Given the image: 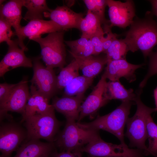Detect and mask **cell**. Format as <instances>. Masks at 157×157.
<instances>
[{
    "mask_svg": "<svg viewBox=\"0 0 157 157\" xmlns=\"http://www.w3.org/2000/svg\"><path fill=\"white\" fill-rule=\"evenodd\" d=\"M140 88L136 92L137 97L135 102L137 110L134 115L127 120V130L124 135L129 140L131 147H136L144 152L147 149L145 144L148 138L147 119L156 110L155 108L149 107L143 103L140 99L142 89Z\"/></svg>",
    "mask_w": 157,
    "mask_h": 157,
    "instance_id": "obj_3",
    "label": "cell"
},
{
    "mask_svg": "<svg viewBox=\"0 0 157 157\" xmlns=\"http://www.w3.org/2000/svg\"><path fill=\"white\" fill-rule=\"evenodd\" d=\"M149 56L150 59L147 72L139 84V87L142 89L145 86L148 80L150 77L157 74V51L152 52Z\"/></svg>",
    "mask_w": 157,
    "mask_h": 157,
    "instance_id": "obj_31",
    "label": "cell"
},
{
    "mask_svg": "<svg viewBox=\"0 0 157 157\" xmlns=\"http://www.w3.org/2000/svg\"><path fill=\"white\" fill-rule=\"evenodd\" d=\"M44 16L50 19L65 30L72 28L79 29L80 23L83 17L82 13H77L67 6H58L55 9L45 12Z\"/></svg>",
    "mask_w": 157,
    "mask_h": 157,
    "instance_id": "obj_16",
    "label": "cell"
},
{
    "mask_svg": "<svg viewBox=\"0 0 157 157\" xmlns=\"http://www.w3.org/2000/svg\"><path fill=\"white\" fill-rule=\"evenodd\" d=\"M51 157H82V156L81 152L78 151H63L58 153L55 151L52 155Z\"/></svg>",
    "mask_w": 157,
    "mask_h": 157,
    "instance_id": "obj_36",
    "label": "cell"
},
{
    "mask_svg": "<svg viewBox=\"0 0 157 157\" xmlns=\"http://www.w3.org/2000/svg\"><path fill=\"white\" fill-rule=\"evenodd\" d=\"M99 135L98 130L84 129L76 121L66 120L64 128L56 136L54 143L61 151H79Z\"/></svg>",
    "mask_w": 157,
    "mask_h": 157,
    "instance_id": "obj_4",
    "label": "cell"
},
{
    "mask_svg": "<svg viewBox=\"0 0 157 157\" xmlns=\"http://www.w3.org/2000/svg\"><path fill=\"white\" fill-rule=\"evenodd\" d=\"M7 83L0 84V106L7 101L14 88L17 84Z\"/></svg>",
    "mask_w": 157,
    "mask_h": 157,
    "instance_id": "obj_35",
    "label": "cell"
},
{
    "mask_svg": "<svg viewBox=\"0 0 157 157\" xmlns=\"http://www.w3.org/2000/svg\"><path fill=\"white\" fill-rule=\"evenodd\" d=\"M78 65L74 59L66 67H63L57 76V84L58 90H62L72 80L79 75Z\"/></svg>",
    "mask_w": 157,
    "mask_h": 157,
    "instance_id": "obj_27",
    "label": "cell"
},
{
    "mask_svg": "<svg viewBox=\"0 0 157 157\" xmlns=\"http://www.w3.org/2000/svg\"><path fill=\"white\" fill-rule=\"evenodd\" d=\"M8 46V51L0 62V77L17 67H33L31 59L26 56L24 50L19 47L18 39L13 40Z\"/></svg>",
    "mask_w": 157,
    "mask_h": 157,
    "instance_id": "obj_13",
    "label": "cell"
},
{
    "mask_svg": "<svg viewBox=\"0 0 157 157\" xmlns=\"http://www.w3.org/2000/svg\"><path fill=\"white\" fill-rule=\"evenodd\" d=\"M65 31L60 26L52 20L36 19L29 21L25 26H22L20 36L18 40L19 47L24 51L28 50L23 41L26 37L29 38L41 35L45 33Z\"/></svg>",
    "mask_w": 157,
    "mask_h": 157,
    "instance_id": "obj_15",
    "label": "cell"
},
{
    "mask_svg": "<svg viewBox=\"0 0 157 157\" xmlns=\"http://www.w3.org/2000/svg\"><path fill=\"white\" fill-rule=\"evenodd\" d=\"M69 53L78 63L83 75L89 78H94L100 73L108 61L106 55L81 57Z\"/></svg>",
    "mask_w": 157,
    "mask_h": 157,
    "instance_id": "obj_21",
    "label": "cell"
},
{
    "mask_svg": "<svg viewBox=\"0 0 157 157\" xmlns=\"http://www.w3.org/2000/svg\"><path fill=\"white\" fill-rule=\"evenodd\" d=\"M27 81L24 80L18 83L14 88L6 101L0 106V121L4 118L12 119L8 113V111L22 115L30 97Z\"/></svg>",
    "mask_w": 157,
    "mask_h": 157,
    "instance_id": "obj_10",
    "label": "cell"
},
{
    "mask_svg": "<svg viewBox=\"0 0 157 157\" xmlns=\"http://www.w3.org/2000/svg\"><path fill=\"white\" fill-rule=\"evenodd\" d=\"M81 152L88 153L92 157H144L143 151L129 148L126 144L108 143L99 135L81 148Z\"/></svg>",
    "mask_w": 157,
    "mask_h": 157,
    "instance_id": "obj_7",
    "label": "cell"
},
{
    "mask_svg": "<svg viewBox=\"0 0 157 157\" xmlns=\"http://www.w3.org/2000/svg\"><path fill=\"white\" fill-rule=\"evenodd\" d=\"M154 94L156 106L155 108L156 111H157V87L154 90Z\"/></svg>",
    "mask_w": 157,
    "mask_h": 157,
    "instance_id": "obj_38",
    "label": "cell"
},
{
    "mask_svg": "<svg viewBox=\"0 0 157 157\" xmlns=\"http://www.w3.org/2000/svg\"><path fill=\"white\" fill-rule=\"evenodd\" d=\"M93 79L83 75L77 76L64 88L65 96H73L84 94L92 83Z\"/></svg>",
    "mask_w": 157,
    "mask_h": 157,
    "instance_id": "obj_25",
    "label": "cell"
},
{
    "mask_svg": "<svg viewBox=\"0 0 157 157\" xmlns=\"http://www.w3.org/2000/svg\"><path fill=\"white\" fill-rule=\"evenodd\" d=\"M26 137V130L19 124L12 120L1 123L0 127L1 156L10 157L12 153L24 142Z\"/></svg>",
    "mask_w": 157,
    "mask_h": 157,
    "instance_id": "obj_8",
    "label": "cell"
},
{
    "mask_svg": "<svg viewBox=\"0 0 157 157\" xmlns=\"http://www.w3.org/2000/svg\"><path fill=\"white\" fill-rule=\"evenodd\" d=\"M106 91L110 100L118 99L122 101H130L135 102L137 97L136 93L134 92L132 89H126L119 80L109 81L107 82Z\"/></svg>",
    "mask_w": 157,
    "mask_h": 157,
    "instance_id": "obj_22",
    "label": "cell"
},
{
    "mask_svg": "<svg viewBox=\"0 0 157 157\" xmlns=\"http://www.w3.org/2000/svg\"><path fill=\"white\" fill-rule=\"evenodd\" d=\"M33 67L32 84L35 86L40 93L50 100L58 90L57 76L53 69L44 66L38 59L34 60Z\"/></svg>",
    "mask_w": 157,
    "mask_h": 157,
    "instance_id": "obj_9",
    "label": "cell"
},
{
    "mask_svg": "<svg viewBox=\"0 0 157 157\" xmlns=\"http://www.w3.org/2000/svg\"><path fill=\"white\" fill-rule=\"evenodd\" d=\"M104 32L96 34L90 40L94 49L93 55L97 56L104 52L103 38L104 36Z\"/></svg>",
    "mask_w": 157,
    "mask_h": 157,
    "instance_id": "obj_33",
    "label": "cell"
},
{
    "mask_svg": "<svg viewBox=\"0 0 157 157\" xmlns=\"http://www.w3.org/2000/svg\"><path fill=\"white\" fill-rule=\"evenodd\" d=\"M147 128L148 139V146L143 152L144 156L152 155L157 157V124L154 121L151 115L147 117Z\"/></svg>",
    "mask_w": 157,
    "mask_h": 157,
    "instance_id": "obj_28",
    "label": "cell"
},
{
    "mask_svg": "<svg viewBox=\"0 0 157 157\" xmlns=\"http://www.w3.org/2000/svg\"><path fill=\"white\" fill-rule=\"evenodd\" d=\"M64 31L50 33L43 38L40 35L29 38L40 44L41 58L47 67L53 69L58 67L61 69L66 64Z\"/></svg>",
    "mask_w": 157,
    "mask_h": 157,
    "instance_id": "obj_5",
    "label": "cell"
},
{
    "mask_svg": "<svg viewBox=\"0 0 157 157\" xmlns=\"http://www.w3.org/2000/svg\"><path fill=\"white\" fill-rule=\"evenodd\" d=\"M4 1H5V0H1L0 1V5H1H1H2V3H3Z\"/></svg>",
    "mask_w": 157,
    "mask_h": 157,
    "instance_id": "obj_39",
    "label": "cell"
},
{
    "mask_svg": "<svg viewBox=\"0 0 157 157\" xmlns=\"http://www.w3.org/2000/svg\"><path fill=\"white\" fill-rule=\"evenodd\" d=\"M65 42L70 49L69 52L77 56L88 57L93 54V47L89 39L81 37L76 40L65 41Z\"/></svg>",
    "mask_w": 157,
    "mask_h": 157,
    "instance_id": "obj_26",
    "label": "cell"
},
{
    "mask_svg": "<svg viewBox=\"0 0 157 157\" xmlns=\"http://www.w3.org/2000/svg\"><path fill=\"white\" fill-rule=\"evenodd\" d=\"M133 102L122 101L121 104L110 113L98 116L93 121L86 123L77 122L80 127L87 129H102L115 135L120 143L126 144L124 140V129L128 119L130 110Z\"/></svg>",
    "mask_w": 157,
    "mask_h": 157,
    "instance_id": "obj_2",
    "label": "cell"
},
{
    "mask_svg": "<svg viewBox=\"0 0 157 157\" xmlns=\"http://www.w3.org/2000/svg\"><path fill=\"white\" fill-rule=\"evenodd\" d=\"M54 142H44L38 139L25 141L13 157H50L55 150Z\"/></svg>",
    "mask_w": 157,
    "mask_h": 157,
    "instance_id": "obj_18",
    "label": "cell"
},
{
    "mask_svg": "<svg viewBox=\"0 0 157 157\" xmlns=\"http://www.w3.org/2000/svg\"><path fill=\"white\" fill-rule=\"evenodd\" d=\"M99 18L91 11L88 10L85 16L81 20L79 30L82 33L81 37L90 39L96 34L104 32Z\"/></svg>",
    "mask_w": 157,
    "mask_h": 157,
    "instance_id": "obj_23",
    "label": "cell"
},
{
    "mask_svg": "<svg viewBox=\"0 0 157 157\" xmlns=\"http://www.w3.org/2000/svg\"><path fill=\"white\" fill-rule=\"evenodd\" d=\"M24 6L27 10L24 19L30 21L43 19L44 13L51 10L48 7L45 0H24Z\"/></svg>",
    "mask_w": 157,
    "mask_h": 157,
    "instance_id": "obj_24",
    "label": "cell"
},
{
    "mask_svg": "<svg viewBox=\"0 0 157 157\" xmlns=\"http://www.w3.org/2000/svg\"><path fill=\"white\" fill-rule=\"evenodd\" d=\"M30 88V97L22 115L21 122H24L28 118L33 115L54 111L53 106L49 104V100L40 93L35 85L32 84Z\"/></svg>",
    "mask_w": 157,
    "mask_h": 157,
    "instance_id": "obj_17",
    "label": "cell"
},
{
    "mask_svg": "<svg viewBox=\"0 0 157 157\" xmlns=\"http://www.w3.org/2000/svg\"><path fill=\"white\" fill-rule=\"evenodd\" d=\"M144 65L130 63L126 59L108 61L103 74L109 81H118L124 77L131 83L136 79L135 70Z\"/></svg>",
    "mask_w": 157,
    "mask_h": 157,
    "instance_id": "obj_14",
    "label": "cell"
},
{
    "mask_svg": "<svg viewBox=\"0 0 157 157\" xmlns=\"http://www.w3.org/2000/svg\"><path fill=\"white\" fill-rule=\"evenodd\" d=\"M88 9L100 19L102 24L107 23L105 17V10L107 6L106 0H84L83 1Z\"/></svg>",
    "mask_w": 157,
    "mask_h": 157,
    "instance_id": "obj_30",
    "label": "cell"
},
{
    "mask_svg": "<svg viewBox=\"0 0 157 157\" xmlns=\"http://www.w3.org/2000/svg\"><path fill=\"white\" fill-rule=\"evenodd\" d=\"M24 0H11L1 6L0 18L8 23L15 31V34L19 39L22 26L20 22L22 18V8Z\"/></svg>",
    "mask_w": 157,
    "mask_h": 157,
    "instance_id": "obj_20",
    "label": "cell"
},
{
    "mask_svg": "<svg viewBox=\"0 0 157 157\" xmlns=\"http://www.w3.org/2000/svg\"><path fill=\"white\" fill-rule=\"evenodd\" d=\"M89 157H91V156H90Z\"/></svg>",
    "mask_w": 157,
    "mask_h": 157,
    "instance_id": "obj_41",
    "label": "cell"
},
{
    "mask_svg": "<svg viewBox=\"0 0 157 157\" xmlns=\"http://www.w3.org/2000/svg\"><path fill=\"white\" fill-rule=\"evenodd\" d=\"M27 133L25 141L42 139L54 142L61 123L56 117L55 112L33 115L24 121Z\"/></svg>",
    "mask_w": 157,
    "mask_h": 157,
    "instance_id": "obj_6",
    "label": "cell"
},
{
    "mask_svg": "<svg viewBox=\"0 0 157 157\" xmlns=\"http://www.w3.org/2000/svg\"><path fill=\"white\" fill-rule=\"evenodd\" d=\"M108 8V14L111 27L113 26L125 28L131 25L135 15L133 1H119L106 0Z\"/></svg>",
    "mask_w": 157,
    "mask_h": 157,
    "instance_id": "obj_12",
    "label": "cell"
},
{
    "mask_svg": "<svg viewBox=\"0 0 157 157\" xmlns=\"http://www.w3.org/2000/svg\"><path fill=\"white\" fill-rule=\"evenodd\" d=\"M152 15L148 13L144 18H134L123 39L129 51L140 50L145 58L149 56L157 44V23Z\"/></svg>",
    "mask_w": 157,
    "mask_h": 157,
    "instance_id": "obj_1",
    "label": "cell"
},
{
    "mask_svg": "<svg viewBox=\"0 0 157 157\" xmlns=\"http://www.w3.org/2000/svg\"><path fill=\"white\" fill-rule=\"evenodd\" d=\"M0 157H2L1 156V155L0 156Z\"/></svg>",
    "mask_w": 157,
    "mask_h": 157,
    "instance_id": "obj_40",
    "label": "cell"
},
{
    "mask_svg": "<svg viewBox=\"0 0 157 157\" xmlns=\"http://www.w3.org/2000/svg\"><path fill=\"white\" fill-rule=\"evenodd\" d=\"M106 79L103 74L91 92L82 104L78 122L86 116L92 117L110 101L107 93Z\"/></svg>",
    "mask_w": 157,
    "mask_h": 157,
    "instance_id": "obj_11",
    "label": "cell"
},
{
    "mask_svg": "<svg viewBox=\"0 0 157 157\" xmlns=\"http://www.w3.org/2000/svg\"><path fill=\"white\" fill-rule=\"evenodd\" d=\"M151 5V12L152 15H154L157 18V0H151L149 1Z\"/></svg>",
    "mask_w": 157,
    "mask_h": 157,
    "instance_id": "obj_37",
    "label": "cell"
},
{
    "mask_svg": "<svg viewBox=\"0 0 157 157\" xmlns=\"http://www.w3.org/2000/svg\"><path fill=\"white\" fill-rule=\"evenodd\" d=\"M12 26L4 19L0 18V42H6L9 45L12 41L11 38L14 34Z\"/></svg>",
    "mask_w": 157,
    "mask_h": 157,
    "instance_id": "obj_32",
    "label": "cell"
},
{
    "mask_svg": "<svg viewBox=\"0 0 157 157\" xmlns=\"http://www.w3.org/2000/svg\"><path fill=\"white\" fill-rule=\"evenodd\" d=\"M104 24V29L103 30L104 33L106 34V36H104L103 38L104 52L105 53L113 41L117 38L118 35L112 32L110 24Z\"/></svg>",
    "mask_w": 157,
    "mask_h": 157,
    "instance_id": "obj_34",
    "label": "cell"
},
{
    "mask_svg": "<svg viewBox=\"0 0 157 157\" xmlns=\"http://www.w3.org/2000/svg\"><path fill=\"white\" fill-rule=\"evenodd\" d=\"M84 98V94L56 97L53 100L51 105L55 109L65 116L66 120L76 121L78 119Z\"/></svg>",
    "mask_w": 157,
    "mask_h": 157,
    "instance_id": "obj_19",
    "label": "cell"
},
{
    "mask_svg": "<svg viewBox=\"0 0 157 157\" xmlns=\"http://www.w3.org/2000/svg\"><path fill=\"white\" fill-rule=\"evenodd\" d=\"M123 39H115L105 52L108 61L125 59L129 51Z\"/></svg>",
    "mask_w": 157,
    "mask_h": 157,
    "instance_id": "obj_29",
    "label": "cell"
}]
</instances>
